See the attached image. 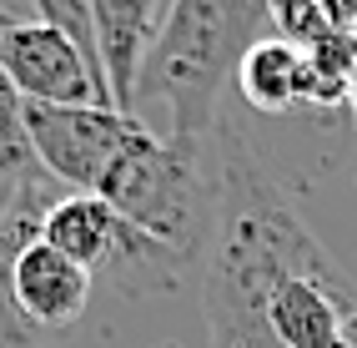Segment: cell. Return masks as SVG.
I'll return each mask as SVG.
<instances>
[{
  "mask_svg": "<svg viewBox=\"0 0 357 348\" xmlns=\"http://www.w3.org/2000/svg\"><path fill=\"white\" fill-rule=\"evenodd\" d=\"M211 147V232L202 247V313L206 348H277L267 303L277 283L312 277L357 308L342 263L317 242L292 197L261 167V157L227 116L206 136Z\"/></svg>",
  "mask_w": 357,
  "mask_h": 348,
  "instance_id": "1",
  "label": "cell"
},
{
  "mask_svg": "<svg viewBox=\"0 0 357 348\" xmlns=\"http://www.w3.org/2000/svg\"><path fill=\"white\" fill-rule=\"evenodd\" d=\"M272 0H172L136 76V106L166 101L172 136L206 142L222 122V96L247 45L261 41Z\"/></svg>",
  "mask_w": 357,
  "mask_h": 348,
  "instance_id": "2",
  "label": "cell"
},
{
  "mask_svg": "<svg viewBox=\"0 0 357 348\" xmlns=\"http://www.w3.org/2000/svg\"><path fill=\"white\" fill-rule=\"evenodd\" d=\"M96 197L136 232L181 252L186 263H202L211 232V147L146 131L106 172Z\"/></svg>",
  "mask_w": 357,
  "mask_h": 348,
  "instance_id": "3",
  "label": "cell"
},
{
  "mask_svg": "<svg viewBox=\"0 0 357 348\" xmlns=\"http://www.w3.org/2000/svg\"><path fill=\"white\" fill-rule=\"evenodd\" d=\"M146 126L116 106H45L26 101V142L40 161V172L70 192H96L106 172L121 161Z\"/></svg>",
  "mask_w": 357,
  "mask_h": 348,
  "instance_id": "4",
  "label": "cell"
},
{
  "mask_svg": "<svg viewBox=\"0 0 357 348\" xmlns=\"http://www.w3.org/2000/svg\"><path fill=\"white\" fill-rule=\"evenodd\" d=\"M0 71L20 91V101H45V106H111L106 76L91 66L76 41H66L56 26L40 20H10L0 31Z\"/></svg>",
  "mask_w": 357,
  "mask_h": 348,
  "instance_id": "5",
  "label": "cell"
},
{
  "mask_svg": "<svg viewBox=\"0 0 357 348\" xmlns=\"http://www.w3.org/2000/svg\"><path fill=\"white\" fill-rule=\"evenodd\" d=\"M91 31H96L111 106L136 116V76L156 36V0H91Z\"/></svg>",
  "mask_w": 357,
  "mask_h": 348,
  "instance_id": "6",
  "label": "cell"
},
{
  "mask_svg": "<svg viewBox=\"0 0 357 348\" xmlns=\"http://www.w3.org/2000/svg\"><path fill=\"white\" fill-rule=\"evenodd\" d=\"M347 313H352V303H342L322 283L287 277V283H277L272 303H267V328H272L277 348H337Z\"/></svg>",
  "mask_w": 357,
  "mask_h": 348,
  "instance_id": "7",
  "label": "cell"
},
{
  "mask_svg": "<svg viewBox=\"0 0 357 348\" xmlns=\"http://www.w3.org/2000/svg\"><path fill=\"white\" fill-rule=\"evenodd\" d=\"M236 91L257 111H287L297 96H307V51H297L287 36L252 41L236 66Z\"/></svg>",
  "mask_w": 357,
  "mask_h": 348,
  "instance_id": "8",
  "label": "cell"
},
{
  "mask_svg": "<svg viewBox=\"0 0 357 348\" xmlns=\"http://www.w3.org/2000/svg\"><path fill=\"white\" fill-rule=\"evenodd\" d=\"M40 172V161L26 142V101H20V91L6 81V71H0V177L6 182H20Z\"/></svg>",
  "mask_w": 357,
  "mask_h": 348,
  "instance_id": "9",
  "label": "cell"
},
{
  "mask_svg": "<svg viewBox=\"0 0 357 348\" xmlns=\"http://www.w3.org/2000/svg\"><path fill=\"white\" fill-rule=\"evenodd\" d=\"M40 26H56L66 41H76V51L101 71V56H96V31H91V0H31ZM106 76V71H101ZM111 91V86H106Z\"/></svg>",
  "mask_w": 357,
  "mask_h": 348,
  "instance_id": "10",
  "label": "cell"
},
{
  "mask_svg": "<svg viewBox=\"0 0 357 348\" xmlns=\"http://www.w3.org/2000/svg\"><path fill=\"white\" fill-rule=\"evenodd\" d=\"M342 343H347V348H357V308H352V313H347V323H342Z\"/></svg>",
  "mask_w": 357,
  "mask_h": 348,
  "instance_id": "11",
  "label": "cell"
},
{
  "mask_svg": "<svg viewBox=\"0 0 357 348\" xmlns=\"http://www.w3.org/2000/svg\"><path fill=\"white\" fill-rule=\"evenodd\" d=\"M6 197H10V182H6V177H0V207H6Z\"/></svg>",
  "mask_w": 357,
  "mask_h": 348,
  "instance_id": "12",
  "label": "cell"
},
{
  "mask_svg": "<svg viewBox=\"0 0 357 348\" xmlns=\"http://www.w3.org/2000/svg\"><path fill=\"white\" fill-rule=\"evenodd\" d=\"M347 86H352V101H357V71H352V81H347Z\"/></svg>",
  "mask_w": 357,
  "mask_h": 348,
  "instance_id": "13",
  "label": "cell"
},
{
  "mask_svg": "<svg viewBox=\"0 0 357 348\" xmlns=\"http://www.w3.org/2000/svg\"><path fill=\"white\" fill-rule=\"evenodd\" d=\"M0 20H10V10H0Z\"/></svg>",
  "mask_w": 357,
  "mask_h": 348,
  "instance_id": "14",
  "label": "cell"
},
{
  "mask_svg": "<svg viewBox=\"0 0 357 348\" xmlns=\"http://www.w3.org/2000/svg\"><path fill=\"white\" fill-rule=\"evenodd\" d=\"M337 348H347V343H337Z\"/></svg>",
  "mask_w": 357,
  "mask_h": 348,
  "instance_id": "15",
  "label": "cell"
}]
</instances>
